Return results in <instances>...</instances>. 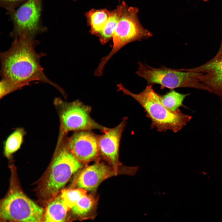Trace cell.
<instances>
[{"instance_id": "6da1fadb", "label": "cell", "mask_w": 222, "mask_h": 222, "mask_svg": "<svg viewBox=\"0 0 222 222\" xmlns=\"http://www.w3.org/2000/svg\"><path fill=\"white\" fill-rule=\"evenodd\" d=\"M39 41L35 39L19 37L14 39L10 48L1 52L0 75L20 89L31 82L38 81L51 85L65 97L64 90L48 78L41 65V58L46 55L37 53Z\"/></svg>"}, {"instance_id": "7a4b0ae2", "label": "cell", "mask_w": 222, "mask_h": 222, "mask_svg": "<svg viewBox=\"0 0 222 222\" xmlns=\"http://www.w3.org/2000/svg\"><path fill=\"white\" fill-rule=\"evenodd\" d=\"M152 85H148L141 92H130L121 84L117 85L118 90L128 95L137 101L144 109L146 116L151 121V128L160 132L171 130L176 133L186 125L192 116L183 113L179 109L171 111L162 103L159 96L153 89Z\"/></svg>"}, {"instance_id": "3957f363", "label": "cell", "mask_w": 222, "mask_h": 222, "mask_svg": "<svg viewBox=\"0 0 222 222\" xmlns=\"http://www.w3.org/2000/svg\"><path fill=\"white\" fill-rule=\"evenodd\" d=\"M121 10L117 27L113 35L112 48L106 56L101 59L97 69L103 72L105 64L121 48L135 41L149 39L153 35L141 24L138 17L139 10L136 7L129 6L124 1L121 3Z\"/></svg>"}, {"instance_id": "277c9868", "label": "cell", "mask_w": 222, "mask_h": 222, "mask_svg": "<svg viewBox=\"0 0 222 222\" xmlns=\"http://www.w3.org/2000/svg\"><path fill=\"white\" fill-rule=\"evenodd\" d=\"M138 64L139 68L136 73L145 79L148 85L158 84L161 85V89L189 87L209 91L201 81V72L190 71L188 69H171L164 66L155 68L140 62H138Z\"/></svg>"}, {"instance_id": "5b68a950", "label": "cell", "mask_w": 222, "mask_h": 222, "mask_svg": "<svg viewBox=\"0 0 222 222\" xmlns=\"http://www.w3.org/2000/svg\"><path fill=\"white\" fill-rule=\"evenodd\" d=\"M56 150L41 190L43 197L53 198L72 176L82 167L66 146L64 141L57 144Z\"/></svg>"}, {"instance_id": "8992f818", "label": "cell", "mask_w": 222, "mask_h": 222, "mask_svg": "<svg viewBox=\"0 0 222 222\" xmlns=\"http://www.w3.org/2000/svg\"><path fill=\"white\" fill-rule=\"evenodd\" d=\"M43 0H28L15 9L7 11L13 28L10 37L35 39L47 31L42 19Z\"/></svg>"}, {"instance_id": "52a82bcc", "label": "cell", "mask_w": 222, "mask_h": 222, "mask_svg": "<svg viewBox=\"0 0 222 222\" xmlns=\"http://www.w3.org/2000/svg\"><path fill=\"white\" fill-rule=\"evenodd\" d=\"M54 103L58 109L60 123L58 142L62 141L70 131L97 129L103 133L108 128L93 120L90 115L91 107L79 100L67 102L57 98Z\"/></svg>"}, {"instance_id": "ba28073f", "label": "cell", "mask_w": 222, "mask_h": 222, "mask_svg": "<svg viewBox=\"0 0 222 222\" xmlns=\"http://www.w3.org/2000/svg\"><path fill=\"white\" fill-rule=\"evenodd\" d=\"M42 208L17 188H12L1 203L0 214L3 220L37 222L44 220Z\"/></svg>"}, {"instance_id": "9c48e42d", "label": "cell", "mask_w": 222, "mask_h": 222, "mask_svg": "<svg viewBox=\"0 0 222 222\" xmlns=\"http://www.w3.org/2000/svg\"><path fill=\"white\" fill-rule=\"evenodd\" d=\"M98 136L90 130L75 132L66 142L67 148L81 163H87L96 159L100 155Z\"/></svg>"}, {"instance_id": "30bf717a", "label": "cell", "mask_w": 222, "mask_h": 222, "mask_svg": "<svg viewBox=\"0 0 222 222\" xmlns=\"http://www.w3.org/2000/svg\"><path fill=\"white\" fill-rule=\"evenodd\" d=\"M127 117L123 118L115 127L108 128L98 136L100 154L115 168L121 164L119 161V151L122 133L127 123Z\"/></svg>"}, {"instance_id": "8fae6325", "label": "cell", "mask_w": 222, "mask_h": 222, "mask_svg": "<svg viewBox=\"0 0 222 222\" xmlns=\"http://www.w3.org/2000/svg\"><path fill=\"white\" fill-rule=\"evenodd\" d=\"M118 170L111 165L96 162L82 170L77 177L76 185L87 191H94L103 181L116 175Z\"/></svg>"}, {"instance_id": "7c38bea8", "label": "cell", "mask_w": 222, "mask_h": 222, "mask_svg": "<svg viewBox=\"0 0 222 222\" xmlns=\"http://www.w3.org/2000/svg\"><path fill=\"white\" fill-rule=\"evenodd\" d=\"M202 73L201 81L209 92L222 97V56H215L212 59L200 66L188 69Z\"/></svg>"}, {"instance_id": "4fadbf2b", "label": "cell", "mask_w": 222, "mask_h": 222, "mask_svg": "<svg viewBox=\"0 0 222 222\" xmlns=\"http://www.w3.org/2000/svg\"><path fill=\"white\" fill-rule=\"evenodd\" d=\"M70 209L65 204L60 195L53 198L48 204L44 214V221L60 222L66 221Z\"/></svg>"}, {"instance_id": "5bb4252c", "label": "cell", "mask_w": 222, "mask_h": 222, "mask_svg": "<svg viewBox=\"0 0 222 222\" xmlns=\"http://www.w3.org/2000/svg\"><path fill=\"white\" fill-rule=\"evenodd\" d=\"M121 10V4L110 11L109 16L105 25L96 35L100 43L105 44L112 39L120 18Z\"/></svg>"}, {"instance_id": "9a60e30c", "label": "cell", "mask_w": 222, "mask_h": 222, "mask_svg": "<svg viewBox=\"0 0 222 222\" xmlns=\"http://www.w3.org/2000/svg\"><path fill=\"white\" fill-rule=\"evenodd\" d=\"M110 14V11L106 9L93 8L86 13L85 16L92 35H96L99 33L105 25Z\"/></svg>"}, {"instance_id": "2e32d148", "label": "cell", "mask_w": 222, "mask_h": 222, "mask_svg": "<svg viewBox=\"0 0 222 222\" xmlns=\"http://www.w3.org/2000/svg\"><path fill=\"white\" fill-rule=\"evenodd\" d=\"M189 95V93H181L172 89L166 94L160 96V100L162 104L167 109L171 111H175L179 109L180 107H185L183 102Z\"/></svg>"}, {"instance_id": "e0dca14e", "label": "cell", "mask_w": 222, "mask_h": 222, "mask_svg": "<svg viewBox=\"0 0 222 222\" xmlns=\"http://www.w3.org/2000/svg\"><path fill=\"white\" fill-rule=\"evenodd\" d=\"M24 132L22 129H18L13 132L7 138L4 147V154L9 158L12 154L18 150L22 144Z\"/></svg>"}, {"instance_id": "ac0fdd59", "label": "cell", "mask_w": 222, "mask_h": 222, "mask_svg": "<svg viewBox=\"0 0 222 222\" xmlns=\"http://www.w3.org/2000/svg\"><path fill=\"white\" fill-rule=\"evenodd\" d=\"M95 204L93 197L87 194L81 197L71 210L73 214L77 216H84L91 210Z\"/></svg>"}, {"instance_id": "d6986e66", "label": "cell", "mask_w": 222, "mask_h": 222, "mask_svg": "<svg viewBox=\"0 0 222 222\" xmlns=\"http://www.w3.org/2000/svg\"><path fill=\"white\" fill-rule=\"evenodd\" d=\"M87 191L82 188L66 189L63 190L60 195L65 204L71 209L82 196L87 194Z\"/></svg>"}, {"instance_id": "ffe728a7", "label": "cell", "mask_w": 222, "mask_h": 222, "mask_svg": "<svg viewBox=\"0 0 222 222\" xmlns=\"http://www.w3.org/2000/svg\"><path fill=\"white\" fill-rule=\"evenodd\" d=\"M28 0H0V6L7 11L15 9Z\"/></svg>"}, {"instance_id": "44dd1931", "label": "cell", "mask_w": 222, "mask_h": 222, "mask_svg": "<svg viewBox=\"0 0 222 222\" xmlns=\"http://www.w3.org/2000/svg\"><path fill=\"white\" fill-rule=\"evenodd\" d=\"M220 55L222 56V40H221V45H220V49H219V51H218V53L216 55V56H220Z\"/></svg>"}]
</instances>
